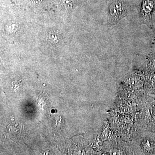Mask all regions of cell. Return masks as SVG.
<instances>
[{"mask_svg":"<svg viewBox=\"0 0 155 155\" xmlns=\"http://www.w3.org/2000/svg\"><path fill=\"white\" fill-rule=\"evenodd\" d=\"M155 10V0H142L140 8V22L150 29L153 28L152 15Z\"/></svg>","mask_w":155,"mask_h":155,"instance_id":"cell-1","label":"cell"},{"mask_svg":"<svg viewBox=\"0 0 155 155\" xmlns=\"http://www.w3.org/2000/svg\"><path fill=\"white\" fill-rule=\"evenodd\" d=\"M109 14L111 21L114 24L125 17L127 14L126 5L123 0H116L109 6Z\"/></svg>","mask_w":155,"mask_h":155,"instance_id":"cell-2","label":"cell"}]
</instances>
